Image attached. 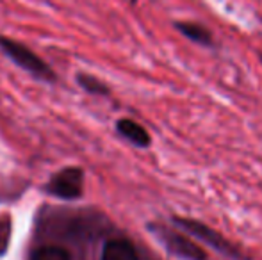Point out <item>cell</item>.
<instances>
[{
  "instance_id": "4",
  "label": "cell",
  "mask_w": 262,
  "mask_h": 260,
  "mask_svg": "<svg viewBox=\"0 0 262 260\" xmlns=\"http://www.w3.org/2000/svg\"><path fill=\"white\" fill-rule=\"evenodd\" d=\"M82 184L84 171L80 168H66L52 178V182L49 184V191L64 200H73L82 195Z\"/></svg>"
},
{
  "instance_id": "10",
  "label": "cell",
  "mask_w": 262,
  "mask_h": 260,
  "mask_svg": "<svg viewBox=\"0 0 262 260\" xmlns=\"http://www.w3.org/2000/svg\"><path fill=\"white\" fill-rule=\"evenodd\" d=\"M7 237H9V221L4 218V219H0V253L6 250Z\"/></svg>"
},
{
  "instance_id": "2",
  "label": "cell",
  "mask_w": 262,
  "mask_h": 260,
  "mask_svg": "<svg viewBox=\"0 0 262 260\" xmlns=\"http://www.w3.org/2000/svg\"><path fill=\"white\" fill-rule=\"evenodd\" d=\"M0 49H2V52L6 54V56L11 57V61H14L18 66H21L24 69L31 72L32 75L39 77V79H45V80H54L52 69L25 45L14 41V39L0 36Z\"/></svg>"
},
{
  "instance_id": "3",
  "label": "cell",
  "mask_w": 262,
  "mask_h": 260,
  "mask_svg": "<svg viewBox=\"0 0 262 260\" xmlns=\"http://www.w3.org/2000/svg\"><path fill=\"white\" fill-rule=\"evenodd\" d=\"M154 232L157 233V237L162 241V244L169 253L184 260H207L205 251L184 233L177 232V230H169L166 226H154Z\"/></svg>"
},
{
  "instance_id": "7",
  "label": "cell",
  "mask_w": 262,
  "mask_h": 260,
  "mask_svg": "<svg viewBox=\"0 0 262 260\" xmlns=\"http://www.w3.org/2000/svg\"><path fill=\"white\" fill-rule=\"evenodd\" d=\"M177 29H179V31L182 32L186 38H189L191 41L200 43V45H210V41H212V36H210V32L205 27L198 25V23H191V21H180V23H177Z\"/></svg>"
},
{
  "instance_id": "1",
  "label": "cell",
  "mask_w": 262,
  "mask_h": 260,
  "mask_svg": "<svg viewBox=\"0 0 262 260\" xmlns=\"http://www.w3.org/2000/svg\"><path fill=\"white\" fill-rule=\"evenodd\" d=\"M175 225H179L184 232H187L189 235L196 237L198 241L209 244L210 248H214L216 251L223 253L225 257L232 258V260H246L245 255L241 253L239 248H235V244H232L228 239H225L221 233H217L216 230H212L209 225L202 221H196V219L191 218H175L173 219Z\"/></svg>"
},
{
  "instance_id": "5",
  "label": "cell",
  "mask_w": 262,
  "mask_h": 260,
  "mask_svg": "<svg viewBox=\"0 0 262 260\" xmlns=\"http://www.w3.org/2000/svg\"><path fill=\"white\" fill-rule=\"evenodd\" d=\"M102 260H139V255L130 241L111 239L102 250Z\"/></svg>"
},
{
  "instance_id": "9",
  "label": "cell",
  "mask_w": 262,
  "mask_h": 260,
  "mask_svg": "<svg viewBox=\"0 0 262 260\" xmlns=\"http://www.w3.org/2000/svg\"><path fill=\"white\" fill-rule=\"evenodd\" d=\"M77 80H79L80 86H82L86 91H90V93L105 94L107 91H109L104 82H100V80L95 79V77H91V75H86V73H82V75L77 77Z\"/></svg>"
},
{
  "instance_id": "8",
  "label": "cell",
  "mask_w": 262,
  "mask_h": 260,
  "mask_svg": "<svg viewBox=\"0 0 262 260\" xmlns=\"http://www.w3.org/2000/svg\"><path fill=\"white\" fill-rule=\"evenodd\" d=\"M31 260H72L70 253L57 246H45L36 250L31 255Z\"/></svg>"
},
{
  "instance_id": "6",
  "label": "cell",
  "mask_w": 262,
  "mask_h": 260,
  "mask_svg": "<svg viewBox=\"0 0 262 260\" xmlns=\"http://www.w3.org/2000/svg\"><path fill=\"white\" fill-rule=\"evenodd\" d=\"M116 129L123 137H127L128 141L134 143L136 146H148L150 141H152V139H150V134L146 132L145 127L132 122V120H120Z\"/></svg>"
}]
</instances>
